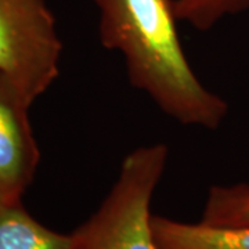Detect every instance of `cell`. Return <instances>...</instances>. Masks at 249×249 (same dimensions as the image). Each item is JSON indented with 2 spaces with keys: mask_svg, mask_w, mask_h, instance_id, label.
<instances>
[{
  "mask_svg": "<svg viewBox=\"0 0 249 249\" xmlns=\"http://www.w3.org/2000/svg\"><path fill=\"white\" fill-rule=\"evenodd\" d=\"M98 39L124 57L127 76L160 111L184 126L217 129L229 104L205 88L183 50L175 0H93Z\"/></svg>",
  "mask_w": 249,
  "mask_h": 249,
  "instance_id": "obj_1",
  "label": "cell"
},
{
  "mask_svg": "<svg viewBox=\"0 0 249 249\" xmlns=\"http://www.w3.org/2000/svg\"><path fill=\"white\" fill-rule=\"evenodd\" d=\"M168 160L169 147L163 142L129 152L97 211L71 232V249H160L151 201Z\"/></svg>",
  "mask_w": 249,
  "mask_h": 249,
  "instance_id": "obj_2",
  "label": "cell"
},
{
  "mask_svg": "<svg viewBox=\"0 0 249 249\" xmlns=\"http://www.w3.org/2000/svg\"><path fill=\"white\" fill-rule=\"evenodd\" d=\"M61 53L47 0H0V72L29 106L57 80Z\"/></svg>",
  "mask_w": 249,
  "mask_h": 249,
  "instance_id": "obj_3",
  "label": "cell"
},
{
  "mask_svg": "<svg viewBox=\"0 0 249 249\" xmlns=\"http://www.w3.org/2000/svg\"><path fill=\"white\" fill-rule=\"evenodd\" d=\"M31 107L0 72V198L17 204L35 178L40 152L28 118Z\"/></svg>",
  "mask_w": 249,
  "mask_h": 249,
  "instance_id": "obj_4",
  "label": "cell"
},
{
  "mask_svg": "<svg viewBox=\"0 0 249 249\" xmlns=\"http://www.w3.org/2000/svg\"><path fill=\"white\" fill-rule=\"evenodd\" d=\"M152 231L160 249H249V226L213 227L152 216Z\"/></svg>",
  "mask_w": 249,
  "mask_h": 249,
  "instance_id": "obj_5",
  "label": "cell"
},
{
  "mask_svg": "<svg viewBox=\"0 0 249 249\" xmlns=\"http://www.w3.org/2000/svg\"><path fill=\"white\" fill-rule=\"evenodd\" d=\"M71 234L47 229L28 213L22 202L0 208V249H71Z\"/></svg>",
  "mask_w": 249,
  "mask_h": 249,
  "instance_id": "obj_6",
  "label": "cell"
},
{
  "mask_svg": "<svg viewBox=\"0 0 249 249\" xmlns=\"http://www.w3.org/2000/svg\"><path fill=\"white\" fill-rule=\"evenodd\" d=\"M201 223L213 227L249 226V184L212 187L205 202Z\"/></svg>",
  "mask_w": 249,
  "mask_h": 249,
  "instance_id": "obj_7",
  "label": "cell"
},
{
  "mask_svg": "<svg viewBox=\"0 0 249 249\" xmlns=\"http://www.w3.org/2000/svg\"><path fill=\"white\" fill-rule=\"evenodd\" d=\"M178 19L198 31H209L222 19L249 9V0H175Z\"/></svg>",
  "mask_w": 249,
  "mask_h": 249,
  "instance_id": "obj_8",
  "label": "cell"
},
{
  "mask_svg": "<svg viewBox=\"0 0 249 249\" xmlns=\"http://www.w3.org/2000/svg\"><path fill=\"white\" fill-rule=\"evenodd\" d=\"M3 205H4V202H3V199H1V198H0V208H1V206H3Z\"/></svg>",
  "mask_w": 249,
  "mask_h": 249,
  "instance_id": "obj_9",
  "label": "cell"
}]
</instances>
